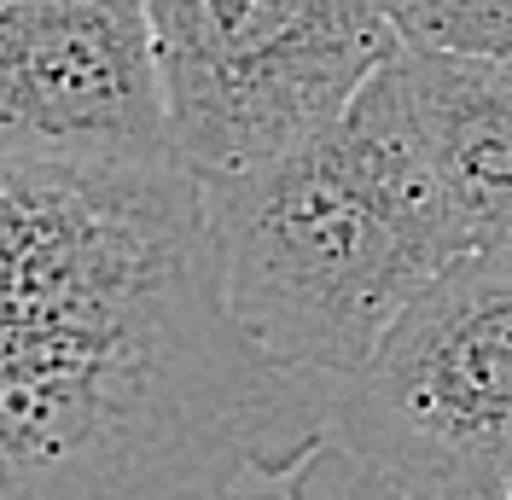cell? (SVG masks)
<instances>
[{"label":"cell","instance_id":"6da1fadb","mask_svg":"<svg viewBox=\"0 0 512 500\" xmlns=\"http://www.w3.org/2000/svg\"><path fill=\"white\" fill-rule=\"evenodd\" d=\"M320 431L227 309L187 163L0 152V500H175Z\"/></svg>","mask_w":512,"mask_h":500},{"label":"cell","instance_id":"7a4b0ae2","mask_svg":"<svg viewBox=\"0 0 512 500\" xmlns=\"http://www.w3.org/2000/svg\"><path fill=\"white\" fill-rule=\"evenodd\" d=\"M204 198L233 320L315 384L355 373L408 297L454 262L390 64L326 134L210 175Z\"/></svg>","mask_w":512,"mask_h":500},{"label":"cell","instance_id":"3957f363","mask_svg":"<svg viewBox=\"0 0 512 500\" xmlns=\"http://www.w3.org/2000/svg\"><path fill=\"white\" fill-rule=\"evenodd\" d=\"M326 431L431 500H512V245L437 268L344 378Z\"/></svg>","mask_w":512,"mask_h":500},{"label":"cell","instance_id":"277c9868","mask_svg":"<svg viewBox=\"0 0 512 500\" xmlns=\"http://www.w3.org/2000/svg\"><path fill=\"white\" fill-rule=\"evenodd\" d=\"M175 157L198 181L315 140L396 59L384 0H146Z\"/></svg>","mask_w":512,"mask_h":500},{"label":"cell","instance_id":"5b68a950","mask_svg":"<svg viewBox=\"0 0 512 500\" xmlns=\"http://www.w3.org/2000/svg\"><path fill=\"white\" fill-rule=\"evenodd\" d=\"M0 152L181 163L146 0H0Z\"/></svg>","mask_w":512,"mask_h":500},{"label":"cell","instance_id":"8992f818","mask_svg":"<svg viewBox=\"0 0 512 500\" xmlns=\"http://www.w3.org/2000/svg\"><path fill=\"white\" fill-rule=\"evenodd\" d=\"M390 82L454 256L512 245V64L402 41Z\"/></svg>","mask_w":512,"mask_h":500},{"label":"cell","instance_id":"52a82bcc","mask_svg":"<svg viewBox=\"0 0 512 500\" xmlns=\"http://www.w3.org/2000/svg\"><path fill=\"white\" fill-rule=\"evenodd\" d=\"M402 41L512 64V0H384Z\"/></svg>","mask_w":512,"mask_h":500},{"label":"cell","instance_id":"ba28073f","mask_svg":"<svg viewBox=\"0 0 512 500\" xmlns=\"http://www.w3.org/2000/svg\"><path fill=\"white\" fill-rule=\"evenodd\" d=\"M286 500H431V495L390 477L379 460H367L338 431H320L286 466Z\"/></svg>","mask_w":512,"mask_h":500},{"label":"cell","instance_id":"9c48e42d","mask_svg":"<svg viewBox=\"0 0 512 500\" xmlns=\"http://www.w3.org/2000/svg\"><path fill=\"white\" fill-rule=\"evenodd\" d=\"M175 500H286V466L245 460V466L222 471V477H210V483H198V489H187Z\"/></svg>","mask_w":512,"mask_h":500}]
</instances>
